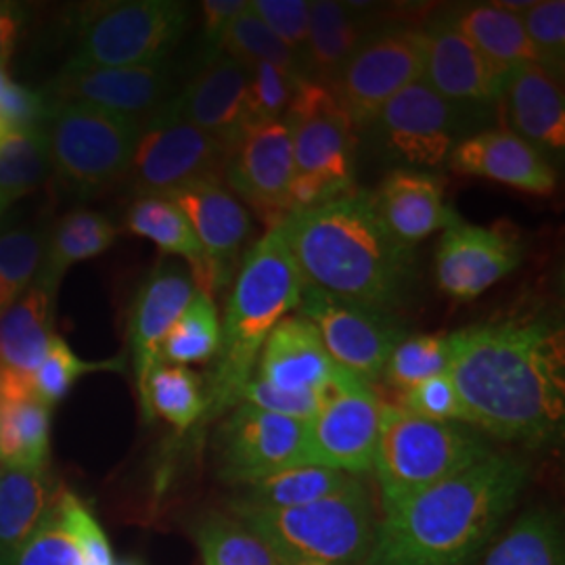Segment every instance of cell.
Segmentation results:
<instances>
[{"instance_id":"cell-1","label":"cell","mask_w":565,"mask_h":565,"mask_svg":"<svg viewBox=\"0 0 565 565\" xmlns=\"http://www.w3.org/2000/svg\"><path fill=\"white\" fill-rule=\"evenodd\" d=\"M448 375L465 422L503 443L539 446L564 431V329L548 317H509L448 335Z\"/></svg>"},{"instance_id":"cell-2","label":"cell","mask_w":565,"mask_h":565,"mask_svg":"<svg viewBox=\"0 0 565 565\" xmlns=\"http://www.w3.org/2000/svg\"><path fill=\"white\" fill-rule=\"evenodd\" d=\"M275 231L303 282L329 296L396 317L413 291L415 247L390 233L371 191L354 186L331 202L289 214Z\"/></svg>"},{"instance_id":"cell-3","label":"cell","mask_w":565,"mask_h":565,"mask_svg":"<svg viewBox=\"0 0 565 565\" xmlns=\"http://www.w3.org/2000/svg\"><path fill=\"white\" fill-rule=\"evenodd\" d=\"M527 476L522 457L492 450L384 515L363 565H469L518 505Z\"/></svg>"},{"instance_id":"cell-4","label":"cell","mask_w":565,"mask_h":565,"mask_svg":"<svg viewBox=\"0 0 565 565\" xmlns=\"http://www.w3.org/2000/svg\"><path fill=\"white\" fill-rule=\"evenodd\" d=\"M303 279L281 235L270 228L237 268L221 323V348L207 384V413L223 415L242 401L270 331L298 310Z\"/></svg>"},{"instance_id":"cell-5","label":"cell","mask_w":565,"mask_h":565,"mask_svg":"<svg viewBox=\"0 0 565 565\" xmlns=\"http://www.w3.org/2000/svg\"><path fill=\"white\" fill-rule=\"evenodd\" d=\"M490 452L484 436L469 425L429 422L398 404L382 403L371 471L377 480L384 515Z\"/></svg>"},{"instance_id":"cell-6","label":"cell","mask_w":565,"mask_h":565,"mask_svg":"<svg viewBox=\"0 0 565 565\" xmlns=\"http://www.w3.org/2000/svg\"><path fill=\"white\" fill-rule=\"evenodd\" d=\"M233 509L242 524L275 553L281 565L363 564L377 525L371 492L361 478H352L342 490L310 505L273 511Z\"/></svg>"},{"instance_id":"cell-7","label":"cell","mask_w":565,"mask_h":565,"mask_svg":"<svg viewBox=\"0 0 565 565\" xmlns=\"http://www.w3.org/2000/svg\"><path fill=\"white\" fill-rule=\"evenodd\" d=\"M282 121L291 137L296 166L289 214L354 189L356 128L331 88L308 78L300 81Z\"/></svg>"},{"instance_id":"cell-8","label":"cell","mask_w":565,"mask_h":565,"mask_svg":"<svg viewBox=\"0 0 565 565\" xmlns=\"http://www.w3.org/2000/svg\"><path fill=\"white\" fill-rule=\"evenodd\" d=\"M191 7L177 0L102 2L82 13L70 65L141 67L166 63L181 42Z\"/></svg>"},{"instance_id":"cell-9","label":"cell","mask_w":565,"mask_h":565,"mask_svg":"<svg viewBox=\"0 0 565 565\" xmlns=\"http://www.w3.org/2000/svg\"><path fill=\"white\" fill-rule=\"evenodd\" d=\"M142 121L84 103H57L44 126L51 166L81 195L109 189L130 170Z\"/></svg>"},{"instance_id":"cell-10","label":"cell","mask_w":565,"mask_h":565,"mask_svg":"<svg viewBox=\"0 0 565 565\" xmlns=\"http://www.w3.org/2000/svg\"><path fill=\"white\" fill-rule=\"evenodd\" d=\"M382 401L373 385L335 364L319 392V406L306 429V465L361 478L371 471Z\"/></svg>"},{"instance_id":"cell-11","label":"cell","mask_w":565,"mask_h":565,"mask_svg":"<svg viewBox=\"0 0 565 565\" xmlns=\"http://www.w3.org/2000/svg\"><path fill=\"white\" fill-rule=\"evenodd\" d=\"M223 145L182 120L174 97L142 121L128 179L139 198H168L191 182L221 179Z\"/></svg>"},{"instance_id":"cell-12","label":"cell","mask_w":565,"mask_h":565,"mask_svg":"<svg viewBox=\"0 0 565 565\" xmlns=\"http://www.w3.org/2000/svg\"><path fill=\"white\" fill-rule=\"evenodd\" d=\"M425 51V30L415 25H385L364 39L331 88L356 130H369L387 102L424 78Z\"/></svg>"},{"instance_id":"cell-13","label":"cell","mask_w":565,"mask_h":565,"mask_svg":"<svg viewBox=\"0 0 565 565\" xmlns=\"http://www.w3.org/2000/svg\"><path fill=\"white\" fill-rule=\"evenodd\" d=\"M480 121L482 111L446 102L417 81L387 102L369 130L392 158L424 170L446 163Z\"/></svg>"},{"instance_id":"cell-14","label":"cell","mask_w":565,"mask_h":565,"mask_svg":"<svg viewBox=\"0 0 565 565\" xmlns=\"http://www.w3.org/2000/svg\"><path fill=\"white\" fill-rule=\"evenodd\" d=\"M298 312L315 324L333 364L371 385L382 380L390 354L406 338L394 315L345 302L306 282Z\"/></svg>"},{"instance_id":"cell-15","label":"cell","mask_w":565,"mask_h":565,"mask_svg":"<svg viewBox=\"0 0 565 565\" xmlns=\"http://www.w3.org/2000/svg\"><path fill=\"white\" fill-rule=\"evenodd\" d=\"M306 429L298 422L252 404L231 408L218 429V467L228 484L249 486L282 469L306 465Z\"/></svg>"},{"instance_id":"cell-16","label":"cell","mask_w":565,"mask_h":565,"mask_svg":"<svg viewBox=\"0 0 565 565\" xmlns=\"http://www.w3.org/2000/svg\"><path fill=\"white\" fill-rule=\"evenodd\" d=\"M294 177L291 137L282 118L249 124L224 160V184L237 200L254 207L270 228L289 216Z\"/></svg>"},{"instance_id":"cell-17","label":"cell","mask_w":565,"mask_h":565,"mask_svg":"<svg viewBox=\"0 0 565 565\" xmlns=\"http://www.w3.org/2000/svg\"><path fill=\"white\" fill-rule=\"evenodd\" d=\"M181 207L202 245L207 268V296H216L235 281L243 243L252 233L249 214L221 179L191 182L168 195Z\"/></svg>"},{"instance_id":"cell-18","label":"cell","mask_w":565,"mask_h":565,"mask_svg":"<svg viewBox=\"0 0 565 565\" xmlns=\"http://www.w3.org/2000/svg\"><path fill=\"white\" fill-rule=\"evenodd\" d=\"M524 260L518 237L505 228L452 224L436 249L438 289L455 302H471L503 281Z\"/></svg>"},{"instance_id":"cell-19","label":"cell","mask_w":565,"mask_h":565,"mask_svg":"<svg viewBox=\"0 0 565 565\" xmlns=\"http://www.w3.org/2000/svg\"><path fill=\"white\" fill-rule=\"evenodd\" d=\"M44 93L53 102L84 103L147 120L172 99V74L166 63L141 67H86L65 63Z\"/></svg>"},{"instance_id":"cell-20","label":"cell","mask_w":565,"mask_h":565,"mask_svg":"<svg viewBox=\"0 0 565 565\" xmlns=\"http://www.w3.org/2000/svg\"><path fill=\"white\" fill-rule=\"evenodd\" d=\"M427 39L422 81L446 102L486 111L501 103L509 72L486 57L448 20L438 15L424 28Z\"/></svg>"},{"instance_id":"cell-21","label":"cell","mask_w":565,"mask_h":565,"mask_svg":"<svg viewBox=\"0 0 565 565\" xmlns=\"http://www.w3.org/2000/svg\"><path fill=\"white\" fill-rule=\"evenodd\" d=\"M457 174L501 182L532 195H551L557 172L539 149L509 128H490L469 135L448 156Z\"/></svg>"},{"instance_id":"cell-22","label":"cell","mask_w":565,"mask_h":565,"mask_svg":"<svg viewBox=\"0 0 565 565\" xmlns=\"http://www.w3.org/2000/svg\"><path fill=\"white\" fill-rule=\"evenodd\" d=\"M182 120L210 135L228 153L249 126L247 67L226 55H214L202 72L174 97Z\"/></svg>"},{"instance_id":"cell-23","label":"cell","mask_w":565,"mask_h":565,"mask_svg":"<svg viewBox=\"0 0 565 565\" xmlns=\"http://www.w3.org/2000/svg\"><path fill=\"white\" fill-rule=\"evenodd\" d=\"M191 273L179 264H160L141 285L128 323V342L137 375L139 398L149 373L160 363V350L172 324L195 296Z\"/></svg>"},{"instance_id":"cell-24","label":"cell","mask_w":565,"mask_h":565,"mask_svg":"<svg viewBox=\"0 0 565 565\" xmlns=\"http://www.w3.org/2000/svg\"><path fill=\"white\" fill-rule=\"evenodd\" d=\"M373 203L390 233L408 247L461 223L459 214L446 203L443 181L424 170L401 168L390 172L373 193Z\"/></svg>"},{"instance_id":"cell-25","label":"cell","mask_w":565,"mask_h":565,"mask_svg":"<svg viewBox=\"0 0 565 565\" xmlns=\"http://www.w3.org/2000/svg\"><path fill=\"white\" fill-rule=\"evenodd\" d=\"M501 103L509 130L543 156H562L565 149V97L562 78L539 63L509 72Z\"/></svg>"},{"instance_id":"cell-26","label":"cell","mask_w":565,"mask_h":565,"mask_svg":"<svg viewBox=\"0 0 565 565\" xmlns=\"http://www.w3.org/2000/svg\"><path fill=\"white\" fill-rule=\"evenodd\" d=\"M333 369L319 331L296 312L287 315L266 338L256 377L285 392L319 394Z\"/></svg>"},{"instance_id":"cell-27","label":"cell","mask_w":565,"mask_h":565,"mask_svg":"<svg viewBox=\"0 0 565 565\" xmlns=\"http://www.w3.org/2000/svg\"><path fill=\"white\" fill-rule=\"evenodd\" d=\"M373 30L356 4L335 0L310 2L303 76L333 88L345 63Z\"/></svg>"},{"instance_id":"cell-28","label":"cell","mask_w":565,"mask_h":565,"mask_svg":"<svg viewBox=\"0 0 565 565\" xmlns=\"http://www.w3.org/2000/svg\"><path fill=\"white\" fill-rule=\"evenodd\" d=\"M55 298L32 282L18 302L0 315V366L30 382L55 335Z\"/></svg>"},{"instance_id":"cell-29","label":"cell","mask_w":565,"mask_h":565,"mask_svg":"<svg viewBox=\"0 0 565 565\" xmlns=\"http://www.w3.org/2000/svg\"><path fill=\"white\" fill-rule=\"evenodd\" d=\"M118 239V226L90 210H76L53 226L44 243V256L34 282L57 298L65 273L76 264L105 254Z\"/></svg>"},{"instance_id":"cell-30","label":"cell","mask_w":565,"mask_h":565,"mask_svg":"<svg viewBox=\"0 0 565 565\" xmlns=\"http://www.w3.org/2000/svg\"><path fill=\"white\" fill-rule=\"evenodd\" d=\"M55 497L57 490L49 465H4L0 478V564L32 534Z\"/></svg>"},{"instance_id":"cell-31","label":"cell","mask_w":565,"mask_h":565,"mask_svg":"<svg viewBox=\"0 0 565 565\" xmlns=\"http://www.w3.org/2000/svg\"><path fill=\"white\" fill-rule=\"evenodd\" d=\"M446 15L467 41L505 72L525 63H539L520 13L507 11L499 2L467 4L446 11Z\"/></svg>"},{"instance_id":"cell-32","label":"cell","mask_w":565,"mask_h":565,"mask_svg":"<svg viewBox=\"0 0 565 565\" xmlns=\"http://www.w3.org/2000/svg\"><path fill=\"white\" fill-rule=\"evenodd\" d=\"M126 228L137 237L156 243L163 254L186 260L191 279L205 294L207 268L203 260L202 245L177 203L170 202L168 198H137V202L128 210Z\"/></svg>"},{"instance_id":"cell-33","label":"cell","mask_w":565,"mask_h":565,"mask_svg":"<svg viewBox=\"0 0 565 565\" xmlns=\"http://www.w3.org/2000/svg\"><path fill=\"white\" fill-rule=\"evenodd\" d=\"M51 457V406L34 392L0 398V461L2 465L46 467Z\"/></svg>"},{"instance_id":"cell-34","label":"cell","mask_w":565,"mask_h":565,"mask_svg":"<svg viewBox=\"0 0 565 565\" xmlns=\"http://www.w3.org/2000/svg\"><path fill=\"white\" fill-rule=\"evenodd\" d=\"M352 478L356 476H345L342 471L317 465H298L268 476L260 482L245 486L242 497L235 501V507L273 511L310 505L342 490Z\"/></svg>"},{"instance_id":"cell-35","label":"cell","mask_w":565,"mask_h":565,"mask_svg":"<svg viewBox=\"0 0 565 565\" xmlns=\"http://www.w3.org/2000/svg\"><path fill=\"white\" fill-rule=\"evenodd\" d=\"M141 406L147 419L158 415L184 431L207 413V394L202 377L189 366L158 363L147 377Z\"/></svg>"},{"instance_id":"cell-36","label":"cell","mask_w":565,"mask_h":565,"mask_svg":"<svg viewBox=\"0 0 565 565\" xmlns=\"http://www.w3.org/2000/svg\"><path fill=\"white\" fill-rule=\"evenodd\" d=\"M482 565H565L562 530L551 513L532 509L509 525Z\"/></svg>"},{"instance_id":"cell-37","label":"cell","mask_w":565,"mask_h":565,"mask_svg":"<svg viewBox=\"0 0 565 565\" xmlns=\"http://www.w3.org/2000/svg\"><path fill=\"white\" fill-rule=\"evenodd\" d=\"M221 348V317L212 296L195 291L189 306L168 331L160 350V363L189 364L210 363L216 359Z\"/></svg>"},{"instance_id":"cell-38","label":"cell","mask_w":565,"mask_h":565,"mask_svg":"<svg viewBox=\"0 0 565 565\" xmlns=\"http://www.w3.org/2000/svg\"><path fill=\"white\" fill-rule=\"evenodd\" d=\"M51 153L44 130L15 132L0 142V198L13 203L41 189L51 177Z\"/></svg>"},{"instance_id":"cell-39","label":"cell","mask_w":565,"mask_h":565,"mask_svg":"<svg viewBox=\"0 0 565 565\" xmlns=\"http://www.w3.org/2000/svg\"><path fill=\"white\" fill-rule=\"evenodd\" d=\"M221 55L239 61L243 65L270 63L298 81L306 78L302 63L264 25V21L252 11L249 2L242 15H237L226 28Z\"/></svg>"},{"instance_id":"cell-40","label":"cell","mask_w":565,"mask_h":565,"mask_svg":"<svg viewBox=\"0 0 565 565\" xmlns=\"http://www.w3.org/2000/svg\"><path fill=\"white\" fill-rule=\"evenodd\" d=\"M450 340L445 333L406 335L394 348L382 373V380L398 394L429 377L448 373L450 369Z\"/></svg>"},{"instance_id":"cell-41","label":"cell","mask_w":565,"mask_h":565,"mask_svg":"<svg viewBox=\"0 0 565 565\" xmlns=\"http://www.w3.org/2000/svg\"><path fill=\"white\" fill-rule=\"evenodd\" d=\"M195 541L203 565H281L256 534L235 520H205L195 530Z\"/></svg>"},{"instance_id":"cell-42","label":"cell","mask_w":565,"mask_h":565,"mask_svg":"<svg viewBox=\"0 0 565 565\" xmlns=\"http://www.w3.org/2000/svg\"><path fill=\"white\" fill-rule=\"evenodd\" d=\"M99 371H124V359L118 356L107 361H84L72 350L70 343L55 333L41 366L32 377V387L42 403L53 408L72 392V387L78 384L84 375Z\"/></svg>"},{"instance_id":"cell-43","label":"cell","mask_w":565,"mask_h":565,"mask_svg":"<svg viewBox=\"0 0 565 565\" xmlns=\"http://www.w3.org/2000/svg\"><path fill=\"white\" fill-rule=\"evenodd\" d=\"M46 237L36 228L0 233V315L20 300L36 279Z\"/></svg>"},{"instance_id":"cell-44","label":"cell","mask_w":565,"mask_h":565,"mask_svg":"<svg viewBox=\"0 0 565 565\" xmlns=\"http://www.w3.org/2000/svg\"><path fill=\"white\" fill-rule=\"evenodd\" d=\"M0 565H82L78 546L63 524L55 501L20 548Z\"/></svg>"},{"instance_id":"cell-45","label":"cell","mask_w":565,"mask_h":565,"mask_svg":"<svg viewBox=\"0 0 565 565\" xmlns=\"http://www.w3.org/2000/svg\"><path fill=\"white\" fill-rule=\"evenodd\" d=\"M520 18L536 53L539 65L562 78L565 67L564 0L532 2L524 13H520Z\"/></svg>"},{"instance_id":"cell-46","label":"cell","mask_w":565,"mask_h":565,"mask_svg":"<svg viewBox=\"0 0 565 565\" xmlns=\"http://www.w3.org/2000/svg\"><path fill=\"white\" fill-rule=\"evenodd\" d=\"M245 67L249 124L281 120L300 81L270 63H252Z\"/></svg>"},{"instance_id":"cell-47","label":"cell","mask_w":565,"mask_h":565,"mask_svg":"<svg viewBox=\"0 0 565 565\" xmlns=\"http://www.w3.org/2000/svg\"><path fill=\"white\" fill-rule=\"evenodd\" d=\"M55 503L60 509L63 524L78 546L82 565H116L111 545L103 532L102 524L90 513V509L84 505L81 497L67 488H60Z\"/></svg>"},{"instance_id":"cell-48","label":"cell","mask_w":565,"mask_h":565,"mask_svg":"<svg viewBox=\"0 0 565 565\" xmlns=\"http://www.w3.org/2000/svg\"><path fill=\"white\" fill-rule=\"evenodd\" d=\"M396 404L404 411L429 422L467 425L463 403L448 373L429 377L422 384L408 387L406 392L398 394Z\"/></svg>"},{"instance_id":"cell-49","label":"cell","mask_w":565,"mask_h":565,"mask_svg":"<svg viewBox=\"0 0 565 565\" xmlns=\"http://www.w3.org/2000/svg\"><path fill=\"white\" fill-rule=\"evenodd\" d=\"M252 11L302 63L308 44L310 0H249Z\"/></svg>"},{"instance_id":"cell-50","label":"cell","mask_w":565,"mask_h":565,"mask_svg":"<svg viewBox=\"0 0 565 565\" xmlns=\"http://www.w3.org/2000/svg\"><path fill=\"white\" fill-rule=\"evenodd\" d=\"M55 109V102L44 90H32L11 82L0 95V120L9 135L44 130Z\"/></svg>"},{"instance_id":"cell-51","label":"cell","mask_w":565,"mask_h":565,"mask_svg":"<svg viewBox=\"0 0 565 565\" xmlns=\"http://www.w3.org/2000/svg\"><path fill=\"white\" fill-rule=\"evenodd\" d=\"M239 403L252 404L268 413L291 417L298 422H310L319 406V394L308 392H285L279 387L264 384L256 375L245 384Z\"/></svg>"},{"instance_id":"cell-52","label":"cell","mask_w":565,"mask_h":565,"mask_svg":"<svg viewBox=\"0 0 565 565\" xmlns=\"http://www.w3.org/2000/svg\"><path fill=\"white\" fill-rule=\"evenodd\" d=\"M249 0H205L202 2V42L210 57L221 55L226 28L247 9Z\"/></svg>"},{"instance_id":"cell-53","label":"cell","mask_w":565,"mask_h":565,"mask_svg":"<svg viewBox=\"0 0 565 565\" xmlns=\"http://www.w3.org/2000/svg\"><path fill=\"white\" fill-rule=\"evenodd\" d=\"M21 28H23V15L20 7L11 2H0V65L7 67L11 55L18 49Z\"/></svg>"},{"instance_id":"cell-54","label":"cell","mask_w":565,"mask_h":565,"mask_svg":"<svg viewBox=\"0 0 565 565\" xmlns=\"http://www.w3.org/2000/svg\"><path fill=\"white\" fill-rule=\"evenodd\" d=\"M9 84H11L9 72H7V67H2V65H0V95H2V90H4Z\"/></svg>"},{"instance_id":"cell-55","label":"cell","mask_w":565,"mask_h":565,"mask_svg":"<svg viewBox=\"0 0 565 565\" xmlns=\"http://www.w3.org/2000/svg\"><path fill=\"white\" fill-rule=\"evenodd\" d=\"M9 137V130H7V126H4V121L0 120V142L4 141Z\"/></svg>"},{"instance_id":"cell-56","label":"cell","mask_w":565,"mask_h":565,"mask_svg":"<svg viewBox=\"0 0 565 565\" xmlns=\"http://www.w3.org/2000/svg\"><path fill=\"white\" fill-rule=\"evenodd\" d=\"M9 205H11V203L7 202V200H4V198H0V216H2V214H4V210H7V207H9Z\"/></svg>"},{"instance_id":"cell-57","label":"cell","mask_w":565,"mask_h":565,"mask_svg":"<svg viewBox=\"0 0 565 565\" xmlns=\"http://www.w3.org/2000/svg\"><path fill=\"white\" fill-rule=\"evenodd\" d=\"M287 565H327V564H317V562H296V564H287Z\"/></svg>"},{"instance_id":"cell-58","label":"cell","mask_w":565,"mask_h":565,"mask_svg":"<svg viewBox=\"0 0 565 565\" xmlns=\"http://www.w3.org/2000/svg\"><path fill=\"white\" fill-rule=\"evenodd\" d=\"M2 384H4V371H2V366H0V392H2Z\"/></svg>"},{"instance_id":"cell-59","label":"cell","mask_w":565,"mask_h":565,"mask_svg":"<svg viewBox=\"0 0 565 565\" xmlns=\"http://www.w3.org/2000/svg\"><path fill=\"white\" fill-rule=\"evenodd\" d=\"M116 565H141V564H137V562H124V564H116Z\"/></svg>"},{"instance_id":"cell-60","label":"cell","mask_w":565,"mask_h":565,"mask_svg":"<svg viewBox=\"0 0 565 565\" xmlns=\"http://www.w3.org/2000/svg\"><path fill=\"white\" fill-rule=\"evenodd\" d=\"M2 469H4V465H2V461H0V478H2Z\"/></svg>"}]
</instances>
